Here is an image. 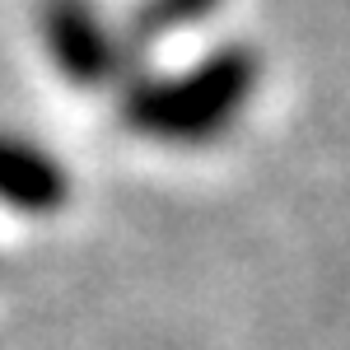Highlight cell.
Here are the masks:
<instances>
[{
  "mask_svg": "<svg viewBox=\"0 0 350 350\" xmlns=\"http://www.w3.org/2000/svg\"><path fill=\"white\" fill-rule=\"evenodd\" d=\"M52 47L66 61V70L84 84H98L112 75V42L103 38L98 19L80 0H56L52 5Z\"/></svg>",
  "mask_w": 350,
  "mask_h": 350,
  "instance_id": "2",
  "label": "cell"
},
{
  "mask_svg": "<svg viewBox=\"0 0 350 350\" xmlns=\"http://www.w3.org/2000/svg\"><path fill=\"white\" fill-rule=\"evenodd\" d=\"M257 80V61L252 52H229L211 56L196 75L187 80H150L126 98V117L131 126L159 140H206L229 126V117L239 103L252 94Z\"/></svg>",
  "mask_w": 350,
  "mask_h": 350,
  "instance_id": "1",
  "label": "cell"
},
{
  "mask_svg": "<svg viewBox=\"0 0 350 350\" xmlns=\"http://www.w3.org/2000/svg\"><path fill=\"white\" fill-rule=\"evenodd\" d=\"M215 5L219 0H150L145 14H140V42H150V38H159L178 24H191V19L211 14Z\"/></svg>",
  "mask_w": 350,
  "mask_h": 350,
  "instance_id": "4",
  "label": "cell"
},
{
  "mask_svg": "<svg viewBox=\"0 0 350 350\" xmlns=\"http://www.w3.org/2000/svg\"><path fill=\"white\" fill-rule=\"evenodd\" d=\"M0 191L19 206H56L66 196V183H61V168H52L42 154L0 145Z\"/></svg>",
  "mask_w": 350,
  "mask_h": 350,
  "instance_id": "3",
  "label": "cell"
}]
</instances>
